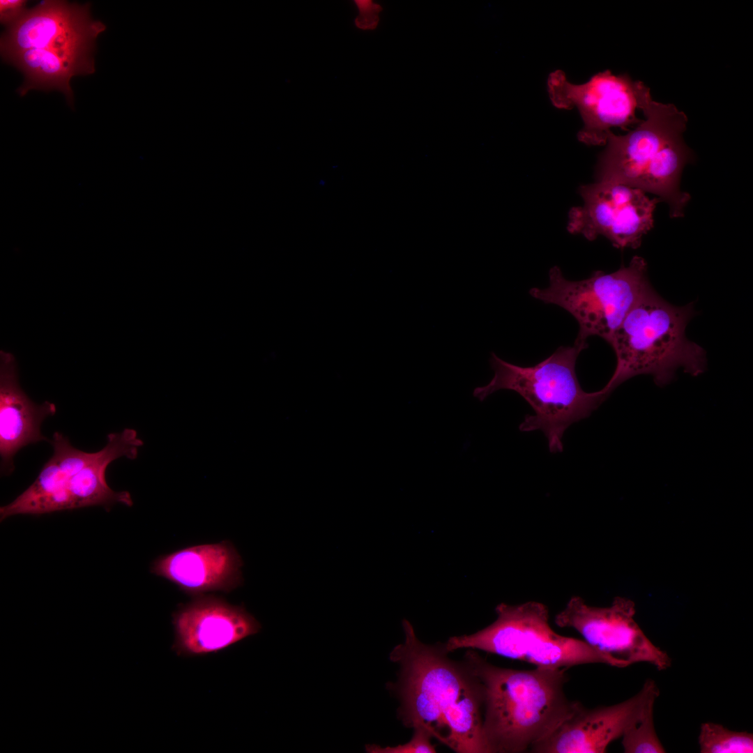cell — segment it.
<instances>
[{"label":"cell","mask_w":753,"mask_h":753,"mask_svg":"<svg viewBox=\"0 0 753 753\" xmlns=\"http://www.w3.org/2000/svg\"><path fill=\"white\" fill-rule=\"evenodd\" d=\"M404 641L390 659L400 666L394 690L400 700V717L413 728L422 726L457 753H490L482 731V685L466 664L448 657L443 644L427 645L411 623L402 621Z\"/></svg>","instance_id":"1"},{"label":"cell","mask_w":753,"mask_h":753,"mask_svg":"<svg viewBox=\"0 0 753 753\" xmlns=\"http://www.w3.org/2000/svg\"><path fill=\"white\" fill-rule=\"evenodd\" d=\"M463 662L482 687V731L490 753L528 751L582 704L565 693L567 668L500 667L473 649H468Z\"/></svg>","instance_id":"2"},{"label":"cell","mask_w":753,"mask_h":753,"mask_svg":"<svg viewBox=\"0 0 753 753\" xmlns=\"http://www.w3.org/2000/svg\"><path fill=\"white\" fill-rule=\"evenodd\" d=\"M639 109L645 119L633 130L608 135L597 165L598 181L655 194L668 204L671 217H681L690 199L680 190L681 174L694 158L683 137L687 118L675 105L653 100L649 88Z\"/></svg>","instance_id":"3"},{"label":"cell","mask_w":753,"mask_h":753,"mask_svg":"<svg viewBox=\"0 0 753 753\" xmlns=\"http://www.w3.org/2000/svg\"><path fill=\"white\" fill-rule=\"evenodd\" d=\"M695 315L692 303L676 306L661 297L651 287L626 315L609 344L616 365L601 389L609 397L621 383L638 375H651L662 387L682 370L692 376L707 368L706 351L690 340L687 325Z\"/></svg>","instance_id":"4"},{"label":"cell","mask_w":753,"mask_h":753,"mask_svg":"<svg viewBox=\"0 0 753 753\" xmlns=\"http://www.w3.org/2000/svg\"><path fill=\"white\" fill-rule=\"evenodd\" d=\"M588 343L575 341L561 346L552 355L530 367L508 363L492 352L489 362L494 376L486 385L476 387L475 397L482 402L500 390L517 393L533 409L519 425L522 432L542 431L552 453L563 451L562 437L575 423L588 418L607 398L602 390L588 393L581 387L576 363Z\"/></svg>","instance_id":"5"},{"label":"cell","mask_w":753,"mask_h":753,"mask_svg":"<svg viewBox=\"0 0 753 753\" xmlns=\"http://www.w3.org/2000/svg\"><path fill=\"white\" fill-rule=\"evenodd\" d=\"M53 455L35 481L11 503L0 508V520L16 515H38L55 511L101 505L107 511L116 503L131 507L127 491L115 492L107 484L105 471L122 456L135 459L144 441L134 429L107 435L100 451L86 452L74 448L61 433L53 434Z\"/></svg>","instance_id":"6"},{"label":"cell","mask_w":753,"mask_h":753,"mask_svg":"<svg viewBox=\"0 0 753 753\" xmlns=\"http://www.w3.org/2000/svg\"><path fill=\"white\" fill-rule=\"evenodd\" d=\"M496 620L471 634L455 636L443 644L448 653L460 648L480 650L524 661L536 667L569 669L574 666L612 662L584 640L562 636L549 623V611L543 603L504 602L495 609Z\"/></svg>","instance_id":"7"},{"label":"cell","mask_w":753,"mask_h":753,"mask_svg":"<svg viewBox=\"0 0 753 753\" xmlns=\"http://www.w3.org/2000/svg\"><path fill=\"white\" fill-rule=\"evenodd\" d=\"M651 286L647 264L635 256L627 266L610 273L596 271L586 279H566L558 266L549 271V285L533 287L530 295L545 303L556 305L568 312L577 321L575 341L588 343L598 336L607 343L622 321Z\"/></svg>","instance_id":"8"},{"label":"cell","mask_w":753,"mask_h":753,"mask_svg":"<svg viewBox=\"0 0 753 753\" xmlns=\"http://www.w3.org/2000/svg\"><path fill=\"white\" fill-rule=\"evenodd\" d=\"M648 89L626 74L616 75L607 70L594 75L581 84L570 82L564 72H552L547 79L549 98L557 108H577L584 122L578 139L587 145L606 144L612 128L629 131L641 120L636 116Z\"/></svg>","instance_id":"9"},{"label":"cell","mask_w":753,"mask_h":753,"mask_svg":"<svg viewBox=\"0 0 753 753\" xmlns=\"http://www.w3.org/2000/svg\"><path fill=\"white\" fill-rule=\"evenodd\" d=\"M634 602L616 597L607 607L587 604L580 596L570 598L554 618L555 624L576 630L590 646L623 668L646 662L658 670L671 666L668 654L655 646L635 621Z\"/></svg>","instance_id":"10"},{"label":"cell","mask_w":753,"mask_h":753,"mask_svg":"<svg viewBox=\"0 0 753 753\" xmlns=\"http://www.w3.org/2000/svg\"><path fill=\"white\" fill-rule=\"evenodd\" d=\"M584 204L571 208L568 230L593 241L607 238L617 248H637L653 227V213L661 201L625 184L598 181L579 188Z\"/></svg>","instance_id":"11"},{"label":"cell","mask_w":753,"mask_h":753,"mask_svg":"<svg viewBox=\"0 0 753 753\" xmlns=\"http://www.w3.org/2000/svg\"><path fill=\"white\" fill-rule=\"evenodd\" d=\"M90 4L66 1H43L1 38L3 60L30 49H43L74 56H90L97 36L106 26L90 16Z\"/></svg>","instance_id":"12"},{"label":"cell","mask_w":753,"mask_h":753,"mask_svg":"<svg viewBox=\"0 0 753 753\" xmlns=\"http://www.w3.org/2000/svg\"><path fill=\"white\" fill-rule=\"evenodd\" d=\"M658 687L648 679L634 696L621 703L594 708L582 704L552 733L529 749L533 753H604L651 707Z\"/></svg>","instance_id":"13"},{"label":"cell","mask_w":753,"mask_h":753,"mask_svg":"<svg viewBox=\"0 0 753 753\" xmlns=\"http://www.w3.org/2000/svg\"><path fill=\"white\" fill-rule=\"evenodd\" d=\"M173 650L201 656L222 651L257 634L260 624L244 607L214 595H199L173 614Z\"/></svg>","instance_id":"14"},{"label":"cell","mask_w":753,"mask_h":753,"mask_svg":"<svg viewBox=\"0 0 753 753\" xmlns=\"http://www.w3.org/2000/svg\"><path fill=\"white\" fill-rule=\"evenodd\" d=\"M243 561L229 541L187 547L157 557L150 570L194 597L229 593L243 583Z\"/></svg>","instance_id":"15"},{"label":"cell","mask_w":753,"mask_h":753,"mask_svg":"<svg viewBox=\"0 0 753 753\" xmlns=\"http://www.w3.org/2000/svg\"><path fill=\"white\" fill-rule=\"evenodd\" d=\"M56 413L54 403L33 402L18 383L17 364L10 353L0 351V455L1 470L14 469L15 453L28 444L49 441L40 432L45 418Z\"/></svg>","instance_id":"16"},{"label":"cell","mask_w":753,"mask_h":753,"mask_svg":"<svg viewBox=\"0 0 753 753\" xmlns=\"http://www.w3.org/2000/svg\"><path fill=\"white\" fill-rule=\"evenodd\" d=\"M13 64L25 77L17 92L21 96L29 90L57 89L65 94L68 102L73 100L70 85L72 77L95 72L91 56H74L43 49H30L16 53L4 60Z\"/></svg>","instance_id":"17"},{"label":"cell","mask_w":753,"mask_h":753,"mask_svg":"<svg viewBox=\"0 0 753 753\" xmlns=\"http://www.w3.org/2000/svg\"><path fill=\"white\" fill-rule=\"evenodd\" d=\"M699 745L701 753H752L753 734L708 722L701 724Z\"/></svg>","instance_id":"18"},{"label":"cell","mask_w":753,"mask_h":753,"mask_svg":"<svg viewBox=\"0 0 753 753\" xmlns=\"http://www.w3.org/2000/svg\"><path fill=\"white\" fill-rule=\"evenodd\" d=\"M653 708H649L624 733L621 743L626 753H662L666 750L655 731Z\"/></svg>","instance_id":"19"},{"label":"cell","mask_w":753,"mask_h":753,"mask_svg":"<svg viewBox=\"0 0 753 753\" xmlns=\"http://www.w3.org/2000/svg\"><path fill=\"white\" fill-rule=\"evenodd\" d=\"M413 734L407 743L394 747H382L377 745H367L365 750L370 753H435L436 750L432 743V736L422 726L413 728Z\"/></svg>","instance_id":"20"},{"label":"cell","mask_w":753,"mask_h":753,"mask_svg":"<svg viewBox=\"0 0 753 753\" xmlns=\"http://www.w3.org/2000/svg\"><path fill=\"white\" fill-rule=\"evenodd\" d=\"M360 15L356 19V25L362 29H373L379 22L378 13L381 10L379 4L372 1H356Z\"/></svg>","instance_id":"21"},{"label":"cell","mask_w":753,"mask_h":753,"mask_svg":"<svg viewBox=\"0 0 753 753\" xmlns=\"http://www.w3.org/2000/svg\"><path fill=\"white\" fill-rule=\"evenodd\" d=\"M26 3L24 0H1V23L8 27L18 21L27 10L25 7Z\"/></svg>","instance_id":"22"}]
</instances>
